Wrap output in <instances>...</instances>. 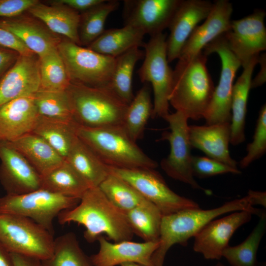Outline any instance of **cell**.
Segmentation results:
<instances>
[{"mask_svg":"<svg viewBox=\"0 0 266 266\" xmlns=\"http://www.w3.org/2000/svg\"><path fill=\"white\" fill-rule=\"evenodd\" d=\"M192 169L194 176L200 178L225 173L240 174L238 168H233L221 162L206 157L193 156Z\"/></svg>","mask_w":266,"mask_h":266,"instance_id":"60d3db41","label":"cell"},{"mask_svg":"<svg viewBox=\"0 0 266 266\" xmlns=\"http://www.w3.org/2000/svg\"><path fill=\"white\" fill-rule=\"evenodd\" d=\"M41 266H93L81 248L75 233L70 232L55 238L53 252L41 260Z\"/></svg>","mask_w":266,"mask_h":266,"instance_id":"836d02e7","label":"cell"},{"mask_svg":"<svg viewBox=\"0 0 266 266\" xmlns=\"http://www.w3.org/2000/svg\"><path fill=\"white\" fill-rule=\"evenodd\" d=\"M241 210L250 211L259 217L263 212L253 206L251 198L247 195L214 208L188 209L163 215L159 246L151 258L153 266H163L166 254L172 246L176 244L186 246L188 240L211 221L224 214Z\"/></svg>","mask_w":266,"mask_h":266,"instance_id":"7a4b0ae2","label":"cell"},{"mask_svg":"<svg viewBox=\"0 0 266 266\" xmlns=\"http://www.w3.org/2000/svg\"><path fill=\"white\" fill-rule=\"evenodd\" d=\"M99 187L109 200L123 212L148 201L129 183L111 173Z\"/></svg>","mask_w":266,"mask_h":266,"instance_id":"74e56055","label":"cell"},{"mask_svg":"<svg viewBox=\"0 0 266 266\" xmlns=\"http://www.w3.org/2000/svg\"><path fill=\"white\" fill-rule=\"evenodd\" d=\"M107 166L109 173L129 183L144 199L154 204L163 216L182 210L200 207L194 200L181 196L171 190L155 169Z\"/></svg>","mask_w":266,"mask_h":266,"instance_id":"30bf717a","label":"cell"},{"mask_svg":"<svg viewBox=\"0 0 266 266\" xmlns=\"http://www.w3.org/2000/svg\"><path fill=\"white\" fill-rule=\"evenodd\" d=\"M224 34L208 43L202 50L206 56L217 53L222 64L219 83L215 88L210 103L203 116L206 125L231 122V120L233 82L241 65L230 50Z\"/></svg>","mask_w":266,"mask_h":266,"instance_id":"7c38bea8","label":"cell"},{"mask_svg":"<svg viewBox=\"0 0 266 266\" xmlns=\"http://www.w3.org/2000/svg\"><path fill=\"white\" fill-rule=\"evenodd\" d=\"M80 199L40 188L21 195L0 198V213L27 217L54 234L53 221L63 211L73 208Z\"/></svg>","mask_w":266,"mask_h":266,"instance_id":"52a82bcc","label":"cell"},{"mask_svg":"<svg viewBox=\"0 0 266 266\" xmlns=\"http://www.w3.org/2000/svg\"><path fill=\"white\" fill-rule=\"evenodd\" d=\"M247 153L240 160L241 168L248 166L254 161L260 159L266 151V105L261 108L257 119L253 141L248 144Z\"/></svg>","mask_w":266,"mask_h":266,"instance_id":"ab89813d","label":"cell"},{"mask_svg":"<svg viewBox=\"0 0 266 266\" xmlns=\"http://www.w3.org/2000/svg\"><path fill=\"white\" fill-rule=\"evenodd\" d=\"M247 195L251 198L253 205H260L266 207V192L256 191L250 190Z\"/></svg>","mask_w":266,"mask_h":266,"instance_id":"c3c4849f","label":"cell"},{"mask_svg":"<svg viewBox=\"0 0 266 266\" xmlns=\"http://www.w3.org/2000/svg\"><path fill=\"white\" fill-rule=\"evenodd\" d=\"M14 266H41V260L33 257L10 253Z\"/></svg>","mask_w":266,"mask_h":266,"instance_id":"bcb514c9","label":"cell"},{"mask_svg":"<svg viewBox=\"0 0 266 266\" xmlns=\"http://www.w3.org/2000/svg\"><path fill=\"white\" fill-rule=\"evenodd\" d=\"M28 11L42 21L53 33L62 34L81 45L78 35L80 14L77 11L63 4L47 5L39 1Z\"/></svg>","mask_w":266,"mask_h":266,"instance_id":"cb8c5ba5","label":"cell"},{"mask_svg":"<svg viewBox=\"0 0 266 266\" xmlns=\"http://www.w3.org/2000/svg\"><path fill=\"white\" fill-rule=\"evenodd\" d=\"M233 6L227 0L213 3L211 10L200 26H197L186 42L177 63H188L210 42L231 29Z\"/></svg>","mask_w":266,"mask_h":266,"instance_id":"ac0fdd59","label":"cell"},{"mask_svg":"<svg viewBox=\"0 0 266 266\" xmlns=\"http://www.w3.org/2000/svg\"><path fill=\"white\" fill-rule=\"evenodd\" d=\"M77 137L107 166L120 168L158 166L126 133L122 126L91 128L77 124Z\"/></svg>","mask_w":266,"mask_h":266,"instance_id":"277c9868","label":"cell"},{"mask_svg":"<svg viewBox=\"0 0 266 266\" xmlns=\"http://www.w3.org/2000/svg\"><path fill=\"white\" fill-rule=\"evenodd\" d=\"M207 56L202 51L188 63L176 64L169 103L188 119L199 120L210 103L215 87L206 66Z\"/></svg>","mask_w":266,"mask_h":266,"instance_id":"3957f363","label":"cell"},{"mask_svg":"<svg viewBox=\"0 0 266 266\" xmlns=\"http://www.w3.org/2000/svg\"><path fill=\"white\" fill-rule=\"evenodd\" d=\"M261 65V70L256 76L251 80V89L261 86L266 82V54L259 56V62Z\"/></svg>","mask_w":266,"mask_h":266,"instance_id":"7dc6e473","label":"cell"},{"mask_svg":"<svg viewBox=\"0 0 266 266\" xmlns=\"http://www.w3.org/2000/svg\"><path fill=\"white\" fill-rule=\"evenodd\" d=\"M10 143L40 176L65 160L45 140L33 133Z\"/></svg>","mask_w":266,"mask_h":266,"instance_id":"484cf974","label":"cell"},{"mask_svg":"<svg viewBox=\"0 0 266 266\" xmlns=\"http://www.w3.org/2000/svg\"><path fill=\"white\" fill-rule=\"evenodd\" d=\"M0 27L16 35L38 58L57 47L61 41L48 28L26 19H10L0 21Z\"/></svg>","mask_w":266,"mask_h":266,"instance_id":"603a6c76","label":"cell"},{"mask_svg":"<svg viewBox=\"0 0 266 266\" xmlns=\"http://www.w3.org/2000/svg\"><path fill=\"white\" fill-rule=\"evenodd\" d=\"M253 214L249 211H236L211 221L195 235L194 251L206 260H220L235 231L249 222Z\"/></svg>","mask_w":266,"mask_h":266,"instance_id":"5bb4252c","label":"cell"},{"mask_svg":"<svg viewBox=\"0 0 266 266\" xmlns=\"http://www.w3.org/2000/svg\"><path fill=\"white\" fill-rule=\"evenodd\" d=\"M145 34L129 25L106 30L87 48L100 54L116 58L130 49L143 46Z\"/></svg>","mask_w":266,"mask_h":266,"instance_id":"4316f807","label":"cell"},{"mask_svg":"<svg viewBox=\"0 0 266 266\" xmlns=\"http://www.w3.org/2000/svg\"><path fill=\"white\" fill-rule=\"evenodd\" d=\"M152 111L150 89L147 86H144L128 104L122 125L123 129L134 141L136 142L143 137Z\"/></svg>","mask_w":266,"mask_h":266,"instance_id":"d6a6232c","label":"cell"},{"mask_svg":"<svg viewBox=\"0 0 266 266\" xmlns=\"http://www.w3.org/2000/svg\"><path fill=\"white\" fill-rule=\"evenodd\" d=\"M121 266H143L139 264H137L136 263H124L120 265Z\"/></svg>","mask_w":266,"mask_h":266,"instance_id":"f907efd6","label":"cell"},{"mask_svg":"<svg viewBox=\"0 0 266 266\" xmlns=\"http://www.w3.org/2000/svg\"><path fill=\"white\" fill-rule=\"evenodd\" d=\"M192 147L202 151L209 158L238 168L237 162L230 154L231 122L205 126L189 125Z\"/></svg>","mask_w":266,"mask_h":266,"instance_id":"7402d4cb","label":"cell"},{"mask_svg":"<svg viewBox=\"0 0 266 266\" xmlns=\"http://www.w3.org/2000/svg\"><path fill=\"white\" fill-rule=\"evenodd\" d=\"M38 58L40 76L39 90L66 91L71 81L57 47Z\"/></svg>","mask_w":266,"mask_h":266,"instance_id":"d590c367","label":"cell"},{"mask_svg":"<svg viewBox=\"0 0 266 266\" xmlns=\"http://www.w3.org/2000/svg\"><path fill=\"white\" fill-rule=\"evenodd\" d=\"M40 86L39 58L19 55L0 81V106L12 100L34 95Z\"/></svg>","mask_w":266,"mask_h":266,"instance_id":"d6986e66","label":"cell"},{"mask_svg":"<svg viewBox=\"0 0 266 266\" xmlns=\"http://www.w3.org/2000/svg\"><path fill=\"white\" fill-rule=\"evenodd\" d=\"M144 60L138 70L142 82L151 84L154 93L152 117L163 119L168 114V98L173 83V70L168 65L166 34L163 33L151 36L144 43Z\"/></svg>","mask_w":266,"mask_h":266,"instance_id":"ba28073f","label":"cell"},{"mask_svg":"<svg viewBox=\"0 0 266 266\" xmlns=\"http://www.w3.org/2000/svg\"><path fill=\"white\" fill-rule=\"evenodd\" d=\"M57 217L62 225L75 223L83 226L84 237L90 243L102 234L117 242L131 240L134 234L124 213L109 200L99 187L89 188L76 206L62 211Z\"/></svg>","mask_w":266,"mask_h":266,"instance_id":"6da1fadb","label":"cell"},{"mask_svg":"<svg viewBox=\"0 0 266 266\" xmlns=\"http://www.w3.org/2000/svg\"><path fill=\"white\" fill-rule=\"evenodd\" d=\"M65 160L82 176L91 187H99L109 174L107 166L78 137Z\"/></svg>","mask_w":266,"mask_h":266,"instance_id":"83f0119b","label":"cell"},{"mask_svg":"<svg viewBox=\"0 0 266 266\" xmlns=\"http://www.w3.org/2000/svg\"><path fill=\"white\" fill-rule=\"evenodd\" d=\"M38 1L37 0H0V17L17 16L28 10Z\"/></svg>","mask_w":266,"mask_h":266,"instance_id":"b9f144b4","label":"cell"},{"mask_svg":"<svg viewBox=\"0 0 266 266\" xmlns=\"http://www.w3.org/2000/svg\"><path fill=\"white\" fill-rule=\"evenodd\" d=\"M119 4L117 0H104L80 14L78 35L81 45L88 46L103 33L108 16Z\"/></svg>","mask_w":266,"mask_h":266,"instance_id":"8d00e7d4","label":"cell"},{"mask_svg":"<svg viewBox=\"0 0 266 266\" xmlns=\"http://www.w3.org/2000/svg\"><path fill=\"white\" fill-rule=\"evenodd\" d=\"M134 234L145 241H158L163 215L153 203L147 201L123 212Z\"/></svg>","mask_w":266,"mask_h":266,"instance_id":"4dcf8cb0","label":"cell"},{"mask_svg":"<svg viewBox=\"0 0 266 266\" xmlns=\"http://www.w3.org/2000/svg\"><path fill=\"white\" fill-rule=\"evenodd\" d=\"M0 46L13 50L19 55L34 54L14 34L0 27Z\"/></svg>","mask_w":266,"mask_h":266,"instance_id":"7bdbcfd3","label":"cell"},{"mask_svg":"<svg viewBox=\"0 0 266 266\" xmlns=\"http://www.w3.org/2000/svg\"><path fill=\"white\" fill-rule=\"evenodd\" d=\"M0 182L7 195H21L41 188V176L11 144L0 140Z\"/></svg>","mask_w":266,"mask_h":266,"instance_id":"2e32d148","label":"cell"},{"mask_svg":"<svg viewBox=\"0 0 266 266\" xmlns=\"http://www.w3.org/2000/svg\"><path fill=\"white\" fill-rule=\"evenodd\" d=\"M77 123L39 116L32 133L45 140L64 160L77 136Z\"/></svg>","mask_w":266,"mask_h":266,"instance_id":"f546056e","label":"cell"},{"mask_svg":"<svg viewBox=\"0 0 266 266\" xmlns=\"http://www.w3.org/2000/svg\"><path fill=\"white\" fill-rule=\"evenodd\" d=\"M0 266H14L10 254L0 245Z\"/></svg>","mask_w":266,"mask_h":266,"instance_id":"681fc988","label":"cell"},{"mask_svg":"<svg viewBox=\"0 0 266 266\" xmlns=\"http://www.w3.org/2000/svg\"><path fill=\"white\" fill-rule=\"evenodd\" d=\"M214 266H225L224 264H223L222 263L220 262H218Z\"/></svg>","mask_w":266,"mask_h":266,"instance_id":"816d5d0a","label":"cell"},{"mask_svg":"<svg viewBox=\"0 0 266 266\" xmlns=\"http://www.w3.org/2000/svg\"><path fill=\"white\" fill-rule=\"evenodd\" d=\"M97 240L100 245L99 252L90 257L93 266H116L127 263L153 266L152 256L159 244V241L124 240L112 243L102 235Z\"/></svg>","mask_w":266,"mask_h":266,"instance_id":"ffe728a7","label":"cell"},{"mask_svg":"<svg viewBox=\"0 0 266 266\" xmlns=\"http://www.w3.org/2000/svg\"><path fill=\"white\" fill-rule=\"evenodd\" d=\"M54 240L53 234L27 217L0 213V245L8 253L45 260L53 253Z\"/></svg>","mask_w":266,"mask_h":266,"instance_id":"8992f818","label":"cell"},{"mask_svg":"<svg viewBox=\"0 0 266 266\" xmlns=\"http://www.w3.org/2000/svg\"><path fill=\"white\" fill-rule=\"evenodd\" d=\"M57 49L71 82L99 87L109 86L116 58L105 56L71 40H61Z\"/></svg>","mask_w":266,"mask_h":266,"instance_id":"9c48e42d","label":"cell"},{"mask_svg":"<svg viewBox=\"0 0 266 266\" xmlns=\"http://www.w3.org/2000/svg\"><path fill=\"white\" fill-rule=\"evenodd\" d=\"M144 56V52L138 47H135L116 58L113 75L108 86L128 104L134 97L132 88L134 66Z\"/></svg>","mask_w":266,"mask_h":266,"instance_id":"1f68e13d","label":"cell"},{"mask_svg":"<svg viewBox=\"0 0 266 266\" xmlns=\"http://www.w3.org/2000/svg\"><path fill=\"white\" fill-rule=\"evenodd\" d=\"M213 3L204 0H181L168 27L166 38L168 63L178 59L188 38L201 21L209 14Z\"/></svg>","mask_w":266,"mask_h":266,"instance_id":"e0dca14e","label":"cell"},{"mask_svg":"<svg viewBox=\"0 0 266 266\" xmlns=\"http://www.w3.org/2000/svg\"><path fill=\"white\" fill-rule=\"evenodd\" d=\"M33 95L12 100L0 106V140L13 142L33 132L38 118Z\"/></svg>","mask_w":266,"mask_h":266,"instance_id":"44dd1931","label":"cell"},{"mask_svg":"<svg viewBox=\"0 0 266 266\" xmlns=\"http://www.w3.org/2000/svg\"><path fill=\"white\" fill-rule=\"evenodd\" d=\"M259 55L254 57L243 68L233 85L231 100V141L233 145L245 140V126L247 103L254 68L258 64Z\"/></svg>","mask_w":266,"mask_h":266,"instance_id":"d4e9b609","label":"cell"},{"mask_svg":"<svg viewBox=\"0 0 266 266\" xmlns=\"http://www.w3.org/2000/svg\"><path fill=\"white\" fill-rule=\"evenodd\" d=\"M66 91L77 124L91 128L122 127L128 104L108 86L95 87L71 82Z\"/></svg>","mask_w":266,"mask_h":266,"instance_id":"5b68a950","label":"cell"},{"mask_svg":"<svg viewBox=\"0 0 266 266\" xmlns=\"http://www.w3.org/2000/svg\"><path fill=\"white\" fill-rule=\"evenodd\" d=\"M266 12L258 9L239 20H231V29L224 34L228 45L244 68L266 49Z\"/></svg>","mask_w":266,"mask_h":266,"instance_id":"4fadbf2b","label":"cell"},{"mask_svg":"<svg viewBox=\"0 0 266 266\" xmlns=\"http://www.w3.org/2000/svg\"><path fill=\"white\" fill-rule=\"evenodd\" d=\"M266 230V213L263 211L260 220L247 237L235 246H228L223 251L231 266H257V253Z\"/></svg>","mask_w":266,"mask_h":266,"instance_id":"e575fe53","label":"cell"},{"mask_svg":"<svg viewBox=\"0 0 266 266\" xmlns=\"http://www.w3.org/2000/svg\"><path fill=\"white\" fill-rule=\"evenodd\" d=\"M34 102L40 116L66 121H74L66 91L39 90L34 95Z\"/></svg>","mask_w":266,"mask_h":266,"instance_id":"f35d334b","label":"cell"},{"mask_svg":"<svg viewBox=\"0 0 266 266\" xmlns=\"http://www.w3.org/2000/svg\"><path fill=\"white\" fill-rule=\"evenodd\" d=\"M188 119L183 113L177 111L165 118L168 123L169 131L163 132L160 140L169 142L170 152L161 161L160 165L162 169L171 178L187 184L193 189L209 194L208 190L198 184L193 174Z\"/></svg>","mask_w":266,"mask_h":266,"instance_id":"8fae6325","label":"cell"},{"mask_svg":"<svg viewBox=\"0 0 266 266\" xmlns=\"http://www.w3.org/2000/svg\"><path fill=\"white\" fill-rule=\"evenodd\" d=\"M105 0H56L52 4H63L76 11L85 12L101 3Z\"/></svg>","mask_w":266,"mask_h":266,"instance_id":"ee69618b","label":"cell"},{"mask_svg":"<svg viewBox=\"0 0 266 266\" xmlns=\"http://www.w3.org/2000/svg\"><path fill=\"white\" fill-rule=\"evenodd\" d=\"M19 56L16 52L0 46V75L14 64Z\"/></svg>","mask_w":266,"mask_h":266,"instance_id":"f6af8a7d","label":"cell"},{"mask_svg":"<svg viewBox=\"0 0 266 266\" xmlns=\"http://www.w3.org/2000/svg\"><path fill=\"white\" fill-rule=\"evenodd\" d=\"M181 0L124 1L125 25H129L151 36L168 28Z\"/></svg>","mask_w":266,"mask_h":266,"instance_id":"9a60e30c","label":"cell"},{"mask_svg":"<svg viewBox=\"0 0 266 266\" xmlns=\"http://www.w3.org/2000/svg\"><path fill=\"white\" fill-rule=\"evenodd\" d=\"M40 176L41 188L64 196L80 199L92 188L66 160Z\"/></svg>","mask_w":266,"mask_h":266,"instance_id":"f1b7e54d","label":"cell"}]
</instances>
